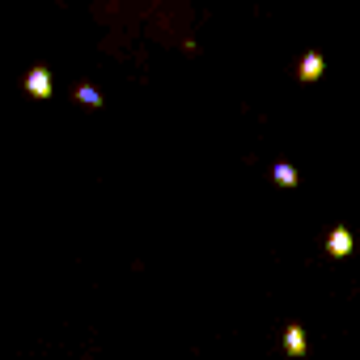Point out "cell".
<instances>
[{"mask_svg": "<svg viewBox=\"0 0 360 360\" xmlns=\"http://www.w3.org/2000/svg\"><path fill=\"white\" fill-rule=\"evenodd\" d=\"M26 94L39 98V102H47V98L56 94V77H51V68H43V64L30 68V72H26Z\"/></svg>", "mask_w": 360, "mask_h": 360, "instance_id": "1", "label": "cell"}, {"mask_svg": "<svg viewBox=\"0 0 360 360\" xmlns=\"http://www.w3.org/2000/svg\"><path fill=\"white\" fill-rule=\"evenodd\" d=\"M322 77H326V56H322V51H305V56L297 60V81L314 85V81H322Z\"/></svg>", "mask_w": 360, "mask_h": 360, "instance_id": "2", "label": "cell"}, {"mask_svg": "<svg viewBox=\"0 0 360 360\" xmlns=\"http://www.w3.org/2000/svg\"><path fill=\"white\" fill-rule=\"evenodd\" d=\"M352 246H356V238H352L347 225H335V229L326 233V255H330V259H347Z\"/></svg>", "mask_w": 360, "mask_h": 360, "instance_id": "3", "label": "cell"}, {"mask_svg": "<svg viewBox=\"0 0 360 360\" xmlns=\"http://www.w3.org/2000/svg\"><path fill=\"white\" fill-rule=\"evenodd\" d=\"M284 352H288V356H297V360H301V356L309 352V343H305V330H301L297 322H292V326L284 330Z\"/></svg>", "mask_w": 360, "mask_h": 360, "instance_id": "4", "label": "cell"}, {"mask_svg": "<svg viewBox=\"0 0 360 360\" xmlns=\"http://www.w3.org/2000/svg\"><path fill=\"white\" fill-rule=\"evenodd\" d=\"M271 178H276V183H280L284 191H292V187L301 183V178H297V169H292L288 161H276V165H271Z\"/></svg>", "mask_w": 360, "mask_h": 360, "instance_id": "5", "label": "cell"}, {"mask_svg": "<svg viewBox=\"0 0 360 360\" xmlns=\"http://www.w3.org/2000/svg\"><path fill=\"white\" fill-rule=\"evenodd\" d=\"M72 98H77L81 106H102V89H94L89 81H81V85L72 89Z\"/></svg>", "mask_w": 360, "mask_h": 360, "instance_id": "6", "label": "cell"}]
</instances>
